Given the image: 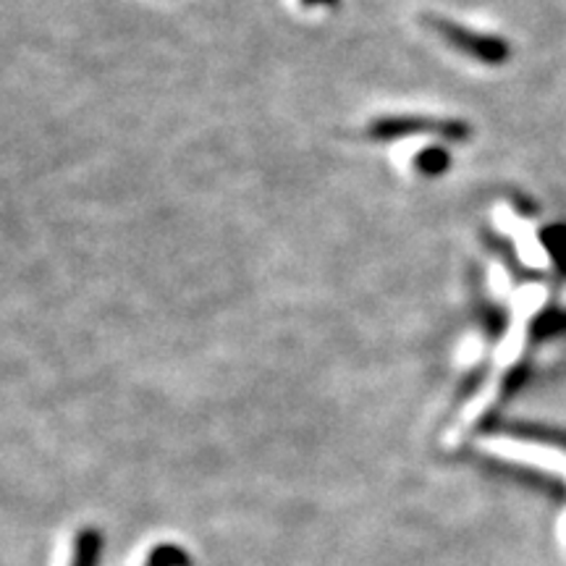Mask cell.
<instances>
[{
	"label": "cell",
	"mask_w": 566,
	"mask_h": 566,
	"mask_svg": "<svg viewBox=\"0 0 566 566\" xmlns=\"http://www.w3.org/2000/svg\"><path fill=\"white\" fill-rule=\"evenodd\" d=\"M375 139L409 137V134H438L446 139H464L470 129L462 122H443V118H420V116H394L375 122L370 126Z\"/></svg>",
	"instance_id": "6da1fadb"
},
{
	"label": "cell",
	"mask_w": 566,
	"mask_h": 566,
	"mask_svg": "<svg viewBox=\"0 0 566 566\" xmlns=\"http://www.w3.org/2000/svg\"><path fill=\"white\" fill-rule=\"evenodd\" d=\"M428 24L433 27L438 34H443V38L449 40L454 48H459V51L470 53L472 59H480L485 63H501L509 55V48H506L504 40L488 38V34L467 30V27L451 24L449 19H436L433 17V19H428Z\"/></svg>",
	"instance_id": "7a4b0ae2"
},
{
	"label": "cell",
	"mask_w": 566,
	"mask_h": 566,
	"mask_svg": "<svg viewBox=\"0 0 566 566\" xmlns=\"http://www.w3.org/2000/svg\"><path fill=\"white\" fill-rule=\"evenodd\" d=\"M446 163H449V155H446L443 150H438V147H430V150L420 153V158H417V166H420V171H424V174L446 171Z\"/></svg>",
	"instance_id": "277c9868"
},
{
	"label": "cell",
	"mask_w": 566,
	"mask_h": 566,
	"mask_svg": "<svg viewBox=\"0 0 566 566\" xmlns=\"http://www.w3.org/2000/svg\"><path fill=\"white\" fill-rule=\"evenodd\" d=\"M101 533L97 530H82L74 537V548H71L69 566H95L97 556H101Z\"/></svg>",
	"instance_id": "3957f363"
},
{
	"label": "cell",
	"mask_w": 566,
	"mask_h": 566,
	"mask_svg": "<svg viewBox=\"0 0 566 566\" xmlns=\"http://www.w3.org/2000/svg\"><path fill=\"white\" fill-rule=\"evenodd\" d=\"M307 6H323V3H336V0H304Z\"/></svg>",
	"instance_id": "5b68a950"
}]
</instances>
